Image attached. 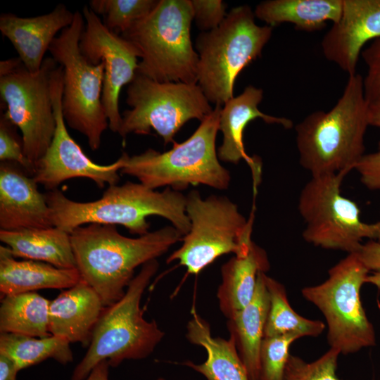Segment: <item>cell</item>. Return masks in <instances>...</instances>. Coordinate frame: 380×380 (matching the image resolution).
Segmentation results:
<instances>
[{
	"mask_svg": "<svg viewBox=\"0 0 380 380\" xmlns=\"http://www.w3.org/2000/svg\"><path fill=\"white\" fill-rule=\"evenodd\" d=\"M74 15L62 4L49 13L32 18L1 13L0 31L13 44L26 69L36 72L56 34L72 24Z\"/></svg>",
	"mask_w": 380,
	"mask_h": 380,
	"instance_id": "obj_19",
	"label": "cell"
},
{
	"mask_svg": "<svg viewBox=\"0 0 380 380\" xmlns=\"http://www.w3.org/2000/svg\"><path fill=\"white\" fill-rule=\"evenodd\" d=\"M58 63L44 58L30 72L19 57L0 62V96L5 117L22 133L25 156L34 166L49 147L56 130L51 78Z\"/></svg>",
	"mask_w": 380,
	"mask_h": 380,
	"instance_id": "obj_13",
	"label": "cell"
},
{
	"mask_svg": "<svg viewBox=\"0 0 380 380\" xmlns=\"http://www.w3.org/2000/svg\"><path fill=\"white\" fill-rule=\"evenodd\" d=\"M82 14L86 24L80 49L90 63H103L102 105L108 127L118 133L122 122L119 95L122 87L130 84L137 74L139 52L129 42L108 29L89 7L84 6Z\"/></svg>",
	"mask_w": 380,
	"mask_h": 380,
	"instance_id": "obj_15",
	"label": "cell"
},
{
	"mask_svg": "<svg viewBox=\"0 0 380 380\" xmlns=\"http://www.w3.org/2000/svg\"><path fill=\"white\" fill-rule=\"evenodd\" d=\"M269 270L265 251L252 240L243 253L235 255L222 266V282L217 297L220 309L227 319L250 303L258 274Z\"/></svg>",
	"mask_w": 380,
	"mask_h": 380,
	"instance_id": "obj_22",
	"label": "cell"
},
{
	"mask_svg": "<svg viewBox=\"0 0 380 380\" xmlns=\"http://www.w3.org/2000/svg\"><path fill=\"white\" fill-rule=\"evenodd\" d=\"M190 0H158L145 18L120 34L138 51L137 73L165 82L198 83V55L191 39Z\"/></svg>",
	"mask_w": 380,
	"mask_h": 380,
	"instance_id": "obj_5",
	"label": "cell"
},
{
	"mask_svg": "<svg viewBox=\"0 0 380 380\" xmlns=\"http://www.w3.org/2000/svg\"><path fill=\"white\" fill-rule=\"evenodd\" d=\"M342 6L343 0H267L256 6L254 14L272 27L289 23L297 30L315 32L328 21L336 23Z\"/></svg>",
	"mask_w": 380,
	"mask_h": 380,
	"instance_id": "obj_26",
	"label": "cell"
},
{
	"mask_svg": "<svg viewBox=\"0 0 380 380\" xmlns=\"http://www.w3.org/2000/svg\"><path fill=\"white\" fill-rule=\"evenodd\" d=\"M51 85L56 130L49 147L34 165L33 179L49 191L57 189L63 182L76 177L90 179L99 188L106 184H117L120 180L118 172L125 164L127 153L110 165L93 162L65 127L62 107L63 72L60 65L52 72Z\"/></svg>",
	"mask_w": 380,
	"mask_h": 380,
	"instance_id": "obj_14",
	"label": "cell"
},
{
	"mask_svg": "<svg viewBox=\"0 0 380 380\" xmlns=\"http://www.w3.org/2000/svg\"><path fill=\"white\" fill-rule=\"evenodd\" d=\"M191 314L186 336L190 343L203 347L207 357L201 364L187 361L185 365L201 373L206 380H250L234 340L213 336L209 323L194 308Z\"/></svg>",
	"mask_w": 380,
	"mask_h": 380,
	"instance_id": "obj_24",
	"label": "cell"
},
{
	"mask_svg": "<svg viewBox=\"0 0 380 380\" xmlns=\"http://www.w3.org/2000/svg\"><path fill=\"white\" fill-rule=\"evenodd\" d=\"M299 338L291 334L265 337L260 350L258 380H283L290 346Z\"/></svg>",
	"mask_w": 380,
	"mask_h": 380,
	"instance_id": "obj_32",
	"label": "cell"
},
{
	"mask_svg": "<svg viewBox=\"0 0 380 380\" xmlns=\"http://www.w3.org/2000/svg\"><path fill=\"white\" fill-rule=\"evenodd\" d=\"M263 98V91L253 85L246 87L237 96L228 100L222 107L219 130L222 133V143L218 148V158L224 162L237 164L245 160L253 172L254 184L260 179L261 163L258 158H251L245 151L243 135L248 124L260 118L267 124H277L285 129L293 126V121L283 117H275L261 112L258 106Z\"/></svg>",
	"mask_w": 380,
	"mask_h": 380,
	"instance_id": "obj_18",
	"label": "cell"
},
{
	"mask_svg": "<svg viewBox=\"0 0 380 380\" xmlns=\"http://www.w3.org/2000/svg\"><path fill=\"white\" fill-rule=\"evenodd\" d=\"M380 38V0H343L339 19L324 36V57L348 76L356 67L364 45Z\"/></svg>",
	"mask_w": 380,
	"mask_h": 380,
	"instance_id": "obj_16",
	"label": "cell"
},
{
	"mask_svg": "<svg viewBox=\"0 0 380 380\" xmlns=\"http://www.w3.org/2000/svg\"><path fill=\"white\" fill-rule=\"evenodd\" d=\"M186 197V213L191 223L182 245L167 259L178 260L189 274H198L222 255L243 253L252 240L253 215L248 220L228 198L198 191Z\"/></svg>",
	"mask_w": 380,
	"mask_h": 380,
	"instance_id": "obj_11",
	"label": "cell"
},
{
	"mask_svg": "<svg viewBox=\"0 0 380 380\" xmlns=\"http://www.w3.org/2000/svg\"><path fill=\"white\" fill-rule=\"evenodd\" d=\"M159 267L156 259L142 265L124 296L105 307L93 331L88 350L75 368L71 380H84L101 361L118 367L125 360L150 355L164 336L156 321L144 317L142 295Z\"/></svg>",
	"mask_w": 380,
	"mask_h": 380,
	"instance_id": "obj_4",
	"label": "cell"
},
{
	"mask_svg": "<svg viewBox=\"0 0 380 380\" xmlns=\"http://www.w3.org/2000/svg\"><path fill=\"white\" fill-rule=\"evenodd\" d=\"M368 118L369 125L380 129V102L369 104ZM378 146L380 148V140Z\"/></svg>",
	"mask_w": 380,
	"mask_h": 380,
	"instance_id": "obj_40",
	"label": "cell"
},
{
	"mask_svg": "<svg viewBox=\"0 0 380 380\" xmlns=\"http://www.w3.org/2000/svg\"><path fill=\"white\" fill-rule=\"evenodd\" d=\"M110 365L107 360L99 362L89 373L84 380H108V369ZM156 380H165L159 378Z\"/></svg>",
	"mask_w": 380,
	"mask_h": 380,
	"instance_id": "obj_39",
	"label": "cell"
},
{
	"mask_svg": "<svg viewBox=\"0 0 380 380\" xmlns=\"http://www.w3.org/2000/svg\"><path fill=\"white\" fill-rule=\"evenodd\" d=\"M125 110L118 134H148L155 130L164 144L173 143L175 134L188 121L202 122L213 108L198 84L160 82L136 74L127 89Z\"/></svg>",
	"mask_w": 380,
	"mask_h": 380,
	"instance_id": "obj_12",
	"label": "cell"
},
{
	"mask_svg": "<svg viewBox=\"0 0 380 380\" xmlns=\"http://www.w3.org/2000/svg\"><path fill=\"white\" fill-rule=\"evenodd\" d=\"M221 109V105H215L191 136L182 143L174 141L165 152L148 148L138 155L127 154L120 172L154 190L168 186L179 191L190 184L227 189L230 173L220 163L215 146Z\"/></svg>",
	"mask_w": 380,
	"mask_h": 380,
	"instance_id": "obj_6",
	"label": "cell"
},
{
	"mask_svg": "<svg viewBox=\"0 0 380 380\" xmlns=\"http://www.w3.org/2000/svg\"><path fill=\"white\" fill-rule=\"evenodd\" d=\"M44 195L53 226L69 233L96 223L122 225L130 233L142 236L148 232L146 218L150 215L168 220L182 236L191 227L186 213V197L170 187L157 191L141 183L127 182L109 186L100 198L89 202L72 201L58 189Z\"/></svg>",
	"mask_w": 380,
	"mask_h": 380,
	"instance_id": "obj_2",
	"label": "cell"
},
{
	"mask_svg": "<svg viewBox=\"0 0 380 380\" xmlns=\"http://www.w3.org/2000/svg\"><path fill=\"white\" fill-rule=\"evenodd\" d=\"M366 283L372 284L380 289V272H374L372 274H369Z\"/></svg>",
	"mask_w": 380,
	"mask_h": 380,
	"instance_id": "obj_41",
	"label": "cell"
},
{
	"mask_svg": "<svg viewBox=\"0 0 380 380\" xmlns=\"http://www.w3.org/2000/svg\"><path fill=\"white\" fill-rule=\"evenodd\" d=\"M0 240L15 258L77 268L69 232L56 227L1 230Z\"/></svg>",
	"mask_w": 380,
	"mask_h": 380,
	"instance_id": "obj_25",
	"label": "cell"
},
{
	"mask_svg": "<svg viewBox=\"0 0 380 380\" xmlns=\"http://www.w3.org/2000/svg\"><path fill=\"white\" fill-rule=\"evenodd\" d=\"M96 291L82 279L50 301L49 330L70 343L89 346L94 329L104 309Z\"/></svg>",
	"mask_w": 380,
	"mask_h": 380,
	"instance_id": "obj_20",
	"label": "cell"
},
{
	"mask_svg": "<svg viewBox=\"0 0 380 380\" xmlns=\"http://www.w3.org/2000/svg\"><path fill=\"white\" fill-rule=\"evenodd\" d=\"M369 272L357 253H348L329 270L325 281L301 290L303 297L322 313L330 348L343 355L376 345L375 331L360 296Z\"/></svg>",
	"mask_w": 380,
	"mask_h": 380,
	"instance_id": "obj_8",
	"label": "cell"
},
{
	"mask_svg": "<svg viewBox=\"0 0 380 380\" xmlns=\"http://www.w3.org/2000/svg\"><path fill=\"white\" fill-rule=\"evenodd\" d=\"M72 24L54 38L50 47L51 57L63 72L62 107L65 121L82 134L92 151L98 150L108 120L102 105L104 65L90 63L80 49L84 30L82 13H74Z\"/></svg>",
	"mask_w": 380,
	"mask_h": 380,
	"instance_id": "obj_9",
	"label": "cell"
},
{
	"mask_svg": "<svg viewBox=\"0 0 380 380\" xmlns=\"http://www.w3.org/2000/svg\"><path fill=\"white\" fill-rule=\"evenodd\" d=\"M340 355L338 350L330 348L317 360L307 362L290 354L283 380H341L336 374Z\"/></svg>",
	"mask_w": 380,
	"mask_h": 380,
	"instance_id": "obj_31",
	"label": "cell"
},
{
	"mask_svg": "<svg viewBox=\"0 0 380 380\" xmlns=\"http://www.w3.org/2000/svg\"><path fill=\"white\" fill-rule=\"evenodd\" d=\"M16 127L4 114L1 115L0 160L16 163L33 175L34 166L25 155L23 139L16 133Z\"/></svg>",
	"mask_w": 380,
	"mask_h": 380,
	"instance_id": "obj_33",
	"label": "cell"
},
{
	"mask_svg": "<svg viewBox=\"0 0 380 380\" xmlns=\"http://www.w3.org/2000/svg\"><path fill=\"white\" fill-rule=\"evenodd\" d=\"M50 301L35 291L1 298L0 332L43 338L49 330Z\"/></svg>",
	"mask_w": 380,
	"mask_h": 380,
	"instance_id": "obj_27",
	"label": "cell"
},
{
	"mask_svg": "<svg viewBox=\"0 0 380 380\" xmlns=\"http://www.w3.org/2000/svg\"><path fill=\"white\" fill-rule=\"evenodd\" d=\"M19 370L13 362L3 355H0V380H17Z\"/></svg>",
	"mask_w": 380,
	"mask_h": 380,
	"instance_id": "obj_38",
	"label": "cell"
},
{
	"mask_svg": "<svg viewBox=\"0 0 380 380\" xmlns=\"http://www.w3.org/2000/svg\"><path fill=\"white\" fill-rule=\"evenodd\" d=\"M345 173L312 176L302 189L298 209L305 227L304 240L328 250L357 253L365 239L380 242V221H362L355 202L343 196Z\"/></svg>",
	"mask_w": 380,
	"mask_h": 380,
	"instance_id": "obj_10",
	"label": "cell"
},
{
	"mask_svg": "<svg viewBox=\"0 0 380 380\" xmlns=\"http://www.w3.org/2000/svg\"><path fill=\"white\" fill-rule=\"evenodd\" d=\"M361 182L369 190L380 191V148L364 154L355 165Z\"/></svg>",
	"mask_w": 380,
	"mask_h": 380,
	"instance_id": "obj_36",
	"label": "cell"
},
{
	"mask_svg": "<svg viewBox=\"0 0 380 380\" xmlns=\"http://www.w3.org/2000/svg\"><path fill=\"white\" fill-rule=\"evenodd\" d=\"M369 103L360 74L348 76L341 96L328 111L317 110L295 127L300 165L312 176L347 175L365 154Z\"/></svg>",
	"mask_w": 380,
	"mask_h": 380,
	"instance_id": "obj_3",
	"label": "cell"
},
{
	"mask_svg": "<svg viewBox=\"0 0 380 380\" xmlns=\"http://www.w3.org/2000/svg\"><path fill=\"white\" fill-rule=\"evenodd\" d=\"M70 344L65 338L53 335L39 338L1 333L0 355L10 359L19 371L49 358L66 365L73 360Z\"/></svg>",
	"mask_w": 380,
	"mask_h": 380,
	"instance_id": "obj_28",
	"label": "cell"
},
{
	"mask_svg": "<svg viewBox=\"0 0 380 380\" xmlns=\"http://www.w3.org/2000/svg\"><path fill=\"white\" fill-rule=\"evenodd\" d=\"M77 268L63 269L32 260H17L6 246H0L1 297L44 289H67L81 279Z\"/></svg>",
	"mask_w": 380,
	"mask_h": 380,
	"instance_id": "obj_21",
	"label": "cell"
},
{
	"mask_svg": "<svg viewBox=\"0 0 380 380\" xmlns=\"http://www.w3.org/2000/svg\"><path fill=\"white\" fill-rule=\"evenodd\" d=\"M255 18L249 6H239L217 28L198 35L197 84L209 102L222 106L234 97L236 77L271 38L273 27L258 25Z\"/></svg>",
	"mask_w": 380,
	"mask_h": 380,
	"instance_id": "obj_7",
	"label": "cell"
},
{
	"mask_svg": "<svg viewBox=\"0 0 380 380\" xmlns=\"http://www.w3.org/2000/svg\"><path fill=\"white\" fill-rule=\"evenodd\" d=\"M265 284L270 306L264 338L291 334L300 338L317 337L323 333L326 325L322 321L303 317L292 308L281 283L266 274Z\"/></svg>",
	"mask_w": 380,
	"mask_h": 380,
	"instance_id": "obj_29",
	"label": "cell"
},
{
	"mask_svg": "<svg viewBox=\"0 0 380 380\" xmlns=\"http://www.w3.org/2000/svg\"><path fill=\"white\" fill-rule=\"evenodd\" d=\"M28 175L16 163L1 161V230L53 227L45 195Z\"/></svg>",
	"mask_w": 380,
	"mask_h": 380,
	"instance_id": "obj_17",
	"label": "cell"
},
{
	"mask_svg": "<svg viewBox=\"0 0 380 380\" xmlns=\"http://www.w3.org/2000/svg\"><path fill=\"white\" fill-rule=\"evenodd\" d=\"M158 0H91L89 8L103 16V24L110 31L120 34L147 16Z\"/></svg>",
	"mask_w": 380,
	"mask_h": 380,
	"instance_id": "obj_30",
	"label": "cell"
},
{
	"mask_svg": "<svg viewBox=\"0 0 380 380\" xmlns=\"http://www.w3.org/2000/svg\"><path fill=\"white\" fill-rule=\"evenodd\" d=\"M70 234L81 278L96 291L104 307L124 296L137 267L165 253L182 236L167 226L130 238L120 234L115 225L96 223L78 227Z\"/></svg>",
	"mask_w": 380,
	"mask_h": 380,
	"instance_id": "obj_1",
	"label": "cell"
},
{
	"mask_svg": "<svg viewBox=\"0 0 380 380\" xmlns=\"http://www.w3.org/2000/svg\"><path fill=\"white\" fill-rule=\"evenodd\" d=\"M367 66V73L363 78L364 94L369 104L380 102V38L361 52Z\"/></svg>",
	"mask_w": 380,
	"mask_h": 380,
	"instance_id": "obj_34",
	"label": "cell"
},
{
	"mask_svg": "<svg viewBox=\"0 0 380 380\" xmlns=\"http://www.w3.org/2000/svg\"><path fill=\"white\" fill-rule=\"evenodd\" d=\"M266 272L258 274L254 296L250 303L227 319L230 337L250 380H258L260 350L269 311V296L265 284Z\"/></svg>",
	"mask_w": 380,
	"mask_h": 380,
	"instance_id": "obj_23",
	"label": "cell"
},
{
	"mask_svg": "<svg viewBox=\"0 0 380 380\" xmlns=\"http://www.w3.org/2000/svg\"><path fill=\"white\" fill-rule=\"evenodd\" d=\"M357 253L369 272H380V242L369 240Z\"/></svg>",
	"mask_w": 380,
	"mask_h": 380,
	"instance_id": "obj_37",
	"label": "cell"
},
{
	"mask_svg": "<svg viewBox=\"0 0 380 380\" xmlns=\"http://www.w3.org/2000/svg\"><path fill=\"white\" fill-rule=\"evenodd\" d=\"M190 1L194 20L203 32L217 28L227 15V4L221 0Z\"/></svg>",
	"mask_w": 380,
	"mask_h": 380,
	"instance_id": "obj_35",
	"label": "cell"
}]
</instances>
